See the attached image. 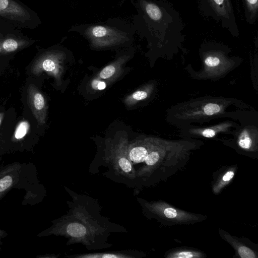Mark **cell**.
I'll list each match as a JSON object with an SVG mask.
<instances>
[{
    "label": "cell",
    "mask_w": 258,
    "mask_h": 258,
    "mask_svg": "<svg viewBox=\"0 0 258 258\" xmlns=\"http://www.w3.org/2000/svg\"><path fill=\"white\" fill-rule=\"evenodd\" d=\"M4 115V113H0V125L1 124V123H2V120H3Z\"/></svg>",
    "instance_id": "484cf974"
},
{
    "label": "cell",
    "mask_w": 258,
    "mask_h": 258,
    "mask_svg": "<svg viewBox=\"0 0 258 258\" xmlns=\"http://www.w3.org/2000/svg\"><path fill=\"white\" fill-rule=\"evenodd\" d=\"M167 258H201L204 253L199 250L187 248H177L170 251L166 256Z\"/></svg>",
    "instance_id": "9a60e30c"
},
{
    "label": "cell",
    "mask_w": 258,
    "mask_h": 258,
    "mask_svg": "<svg viewBox=\"0 0 258 258\" xmlns=\"http://www.w3.org/2000/svg\"><path fill=\"white\" fill-rule=\"evenodd\" d=\"M64 187L72 201L68 202L69 210L58 222V234L68 239L67 245L81 243L88 249L111 246L108 236L112 232H123L124 228L102 216L99 205L91 197Z\"/></svg>",
    "instance_id": "6da1fadb"
},
{
    "label": "cell",
    "mask_w": 258,
    "mask_h": 258,
    "mask_svg": "<svg viewBox=\"0 0 258 258\" xmlns=\"http://www.w3.org/2000/svg\"><path fill=\"white\" fill-rule=\"evenodd\" d=\"M68 32H75L88 40L91 47L104 49L131 43L135 30L124 20L109 19L105 22L72 26Z\"/></svg>",
    "instance_id": "3957f363"
},
{
    "label": "cell",
    "mask_w": 258,
    "mask_h": 258,
    "mask_svg": "<svg viewBox=\"0 0 258 258\" xmlns=\"http://www.w3.org/2000/svg\"><path fill=\"white\" fill-rule=\"evenodd\" d=\"M199 8L204 15L213 18L230 34L239 35L231 0H199Z\"/></svg>",
    "instance_id": "52a82bcc"
},
{
    "label": "cell",
    "mask_w": 258,
    "mask_h": 258,
    "mask_svg": "<svg viewBox=\"0 0 258 258\" xmlns=\"http://www.w3.org/2000/svg\"><path fill=\"white\" fill-rule=\"evenodd\" d=\"M139 203L147 216L156 218L166 224H187L200 221L202 215L186 212L163 201L148 202L139 199Z\"/></svg>",
    "instance_id": "8992f818"
},
{
    "label": "cell",
    "mask_w": 258,
    "mask_h": 258,
    "mask_svg": "<svg viewBox=\"0 0 258 258\" xmlns=\"http://www.w3.org/2000/svg\"><path fill=\"white\" fill-rule=\"evenodd\" d=\"M239 146L243 149L249 150L252 146V141L246 131H243L238 141Z\"/></svg>",
    "instance_id": "ffe728a7"
},
{
    "label": "cell",
    "mask_w": 258,
    "mask_h": 258,
    "mask_svg": "<svg viewBox=\"0 0 258 258\" xmlns=\"http://www.w3.org/2000/svg\"><path fill=\"white\" fill-rule=\"evenodd\" d=\"M91 88L94 90H103L106 87V83L98 79L92 80L91 83Z\"/></svg>",
    "instance_id": "7402d4cb"
},
{
    "label": "cell",
    "mask_w": 258,
    "mask_h": 258,
    "mask_svg": "<svg viewBox=\"0 0 258 258\" xmlns=\"http://www.w3.org/2000/svg\"><path fill=\"white\" fill-rule=\"evenodd\" d=\"M221 110L220 106L215 103H208L206 104L204 108V113L208 115H213L220 112Z\"/></svg>",
    "instance_id": "44dd1931"
},
{
    "label": "cell",
    "mask_w": 258,
    "mask_h": 258,
    "mask_svg": "<svg viewBox=\"0 0 258 258\" xmlns=\"http://www.w3.org/2000/svg\"><path fill=\"white\" fill-rule=\"evenodd\" d=\"M235 168L233 167L222 173L213 186L214 194H218L226 185L230 183L235 175Z\"/></svg>",
    "instance_id": "2e32d148"
},
{
    "label": "cell",
    "mask_w": 258,
    "mask_h": 258,
    "mask_svg": "<svg viewBox=\"0 0 258 258\" xmlns=\"http://www.w3.org/2000/svg\"><path fill=\"white\" fill-rule=\"evenodd\" d=\"M12 178L7 175L0 179V192L7 189L12 183Z\"/></svg>",
    "instance_id": "603a6c76"
},
{
    "label": "cell",
    "mask_w": 258,
    "mask_h": 258,
    "mask_svg": "<svg viewBox=\"0 0 258 258\" xmlns=\"http://www.w3.org/2000/svg\"><path fill=\"white\" fill-rule=\"evenodd\" d=\"M202 135L206 138H212L215 135V132L212 129H206L202 132Z\"/></svg>",
    "instance_id": "d4e9b609"
},
{
    "label": "cell",
    "mask_w": 258,
    "mask_h": 258,
    "mask_svg": "<svg viewBox=\"0 0 258 258\" xmlns=\"http://www.w3.org/2000/svg\"><path fill=\"white\" fill-rule=\"evenodd\" d=\"M220 62V60L217 56H209L205 60V64L211 67L218 66Z\"/></svg>",
    "instance_id": "cb8c5ba5"
},
{
    "label": "cell",
    "mask_w": 258,
    "mask_h": 258,
    "mask_svg": "<svg viewBox=\"0 0 258 258\" xmlns=\"http://www.w3.org/2000/svg\"><path fill=\"white\" fill-rule=\"evenodd\" d=\"M0 15L12 18L29 16L24 9L12 0H0Z\"/></svg>",
    "instance_id": "7c38bea8"
},
{
    "label": "cell",
    "mask_w": 258,
    "mask_h": 258,
    "mask_svg": "<svg viewBox=\"0 0 258 258\" xmlns=\"http://www.w3.org/2000/svg\"><path fill=\"white\" fill-rule=\"evenodd\" d=\"M30 128L29 123L25 120L20 122L16 128L14 132L15 139L20 140L24 138L28 133Z\"/></svg>",
    "instance_id": "d6986e66"
},
{
    "label": "cell",
    "mask_w": 258,
    "mask_h": 258,
    "mask_svg": "<svg viewBox=\"0 0 258 258\" xmlns=\"http://www.w3.org/2000/svg\"><path fill=\"white\" fill-rule=\"evenodd\" d=\"M24 42L13 38H8L0 42V51L11 52L18 49Z\"/></svg>",
    "instance_id": "e0dca14e"
},
{
    "label": "cell",
    "mask_w": 258,
    "mask_h": 258,
    "mask_svg": "<svg viewBox=\"0 0 258 258\" xmlns=\"http://www.w3.org/2000/svg\"><path fill=\"white\" fill-rule=\"evenodd\" d=\"M246 21L253 25L258 17V0H241Z\"/></svg>",
    "instance_id": "5bb4252c"
},
{
    "label": "cell",
    "mask_w": 258,
    "mask_h": 258,
    "mask_svg": "<svg viewBox=\"0 0 258 258\" xmlns=\"http://www.w3.org/2000/svg\"><path fill=\"white\" fill-rule=\"evenodd\" d=\"M128 141L121 137L115 145L111 146L108 153L103 158L107 167L115 178L131 187L138 185L136 169L130 160L127 153Z\"/></svg>",
    "instance_id": "5b68a950"
},
{
    "label": "cell",
    "mask_w": 258,
    "mask_h": 258,
    "mask_svg": "<svg viewBox=\"0 0 258 258\" xmlns=\"http://www.w3.org/2000/svg\"><path fill=\"white\" fill-rule=\"evenodd\" d=\"M148 96V93L147 90H139L128 96L124 101L127 106H132L138 101L146 99Z\"/></svg>",
    "instance_id": "ac0fdd59"
},
{
    "label": "cell",
    "mask_w": 258,
    "mask_h": 258,
    "mask_svg": "<svg viewBox=\"0 0 258 258\" xmlns=\"http://www.w3.org/2000/svg\"><path fill=\"white\" fill-rule=\"evenodd\" d=\"M65 53L61 50H53L41 57L37 63V68L54 75L56 77L60 72L59 64L65 57Z\"/></svg>",
    "instance_id": "ba28073f"
},
{
    "label": "cell",
    "mask_w": 258,
    "mask_h": 258,
    "mask_svg": "<svg viewBox=\"0 0 258 258\" xmlns=\"http://www.w3.org/2000/svg\"><path fill=\"white\" fill-rule=\"evenodd\" d=\"M133 166L142 164L136 170L138 183L147 185V183L153 182V177L161 175L167 177L181 167V158L173 154H167L166 150L157 145L151 140L146 139L137 154L131 160ZM135 168V167H134Z\"/></svg>",
    "instance_id": "277c9868"
},
{
    "label": "cell",
    "mask_w": 258,
    "mask_h": 258,
    "mask_svg": "<svg viewBox=\"0 0 258 258\" xmlns=\"http://www.w3.org/2000/svg\"><path fill=\"white\" fill-rule=\"evenodd\" d=\"M224 237L234 248L239 257L241 258H256L257 256L251 249L243 244L228 234H224Z\"/></svg>",
    "instance_id": "4fadbf2b"
},
{
    "label": "cell",
    "mask_w": 258,
    "mask_h": 258,
    "mask_svg": "<svg viewBox=\"0 0 258 258\" xmlns=\"http://www.w3.org/2000/svg\"><path fill=\"white\" fill-rule=\"evenodd\" d=\"M130 58V55L127 54L119 56L115 61L104 67L99 72L98 77L102 80H114L119 75L122 65Z\"/></svg>",
    "instance_id": "8fae6325"
},
{
    "label": "cell",
    "mask_w": 258,
    "mask_h": 258,
    "mask_svg": "<svg viewBox=\"0 0 258 258\" xmlns=\"http://www.w3.org/2000/svg\"><path fill=\"white\" fill-rule=\"evenodd\" d=\"M144 253L135 250L76 254L67 255L69 258H135L142 257Z\"/></svg>",
    "instance_id": "30bf717a"
},
{
    "label": "cell",
    "mask_w": 258,
    "mask_h": 258,
    "mask_svg": "<svg viewBox=\"0 0 258 258\" xmlns=\"http://www.w3.org/2000/svg\"><path fill=\"white\" fill-rule=\"evenodd\" d=\"M137 13L134 16L136 32L153 43L181 39L183 23L178 12L164 0H132Z\"/></svg>",
    "instance_id": "7a4b0ae2"
},
{
    "label": "cell",
    "mask_w": 258,
    "mask_h": 258,
    "mask_svg": "<svg viewBox=\"0 0 258 258\" xmlns=\"http://www.w3.org/2000/svg\"><path fill=\"white\" fill-rule=\"evenodd\" d=\"M29 102L32 111L40 124L45 122L46 106L42 94L33 85L29 86L28 90Z\"/></svg>",
    "instance_id": "9c48e42d"
}]
</instances>
